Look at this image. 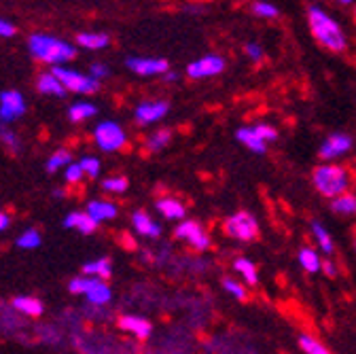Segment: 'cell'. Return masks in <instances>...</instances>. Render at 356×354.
I'll list each match as a JSON object with an SVG mask.
<instances>
[{
    "label": "cell",
    "instance_id": "83f0119b",
    "mask_svg": "<svg viewBox=\"0 0 356 354\" xmlns=\"http://www.w3.org/2000/svg\"><path fill=\"white\" fill-rule=\"evenodd\" d=\"M172 138H174V131L172 129H168V127L155 129V131H151V134L145 138V149L149 153H159V151H163L172 143Z\"/></svg>",
    "mask_w": 356,
    "mask_h": 354
},
{
    "label": "cell",
    "instance_id": "f1b7e54d",
    "mask_svg": "<svg viewBox=\"0 0 356 354\" xmlns=\"http://www.w3.org/2000/svg\"><path fill=\"white\" fill-rule=\"evenodd\" d=\"M297 344H299V348H301L303 354H333L327 344H323L316 335H312L307 331L299 333Z\"/></svg>",
    "mask_w": 356,
    "mask_h": 354
},
{
    "label": "cell",
    "instance_id": "1f68e13d",
    "mask_svg": "<svg viewBox=\"0 0 356 354\" xmlns=\"http://www.w3.org/2000/svg\"><path fill=\"white\" fill-rule=\"evenodd\" d=\"M248 9H250V13H252L257 19H276V17H280L278 5L267 3V0H254V3H250Z\"/></svg>",
    "mask_w": 356,
    "mask_h": 354
},
{
    "label": "cell",
    "instance_id": "e0dca14e",
    "mask_svg": "<svg viewBox=\"0 0 356 354\" xmlns=\"http://www.w3.org/2000/svg\"><path fill=\"white\" fill-rule=\"evenodd\" d=\"M155 210L159 212V216H163L165 220H172V223H181V220L187 218V206L174 198V195H163L155 202Z\"/></svg>",
    "mask_w": 356,
    "mask_h": 354
},
{
    "label": "cell",
    "instance_id": "8fae6325",
    "mask_svg": "<svg viewBox=\"0 0 356 354\" xmlns=\"http://www.w3.org/2000/svg\"><path fill=\"white\" fill-rule=\"evenodd\" d=\"M227 68V60L218 56V54H206L197 60H193L187 66V77L191 81H204V79H212L222 74Z\"/></svg>",
    "mask_w": 356,
    "mask_h": 354
},
{
    "label": "cell",
    "instance_id": "ee69618b",
    "mask_svg": "<svg viewBox=\"0 0 356 354\" xmlns=\"http://www.w3.org/2000/svg\"><path fill=\"white\" fill-rule=\"evenodd\" d=\"M161 79H163L165 83H176V81H178V72H174V70H168V72H165Z\"/></svg>",
    "mask_w": 356,
    "mask_h": 354
},
{
    "label": "cell",
    "instance_id": "836d02e7",
    "mask_svg": "<svg viewBox=\"0 0 356 354\" xmlns=\"http://www.w3.org/2000/svg\"><path fill=\"white\" fill-rule=\"evenodd\" d=\"M15 244H17V248H22V250H36V248L42 244L40 232L34 230V227H28V230H24V232L17 236Z\"/></svg>",
    "mask_w": 356,
    "mask_h": 354
},
{
    "label": "cell",
    "instance_id": "f35d334b",
    "mask_svg": "<svg viewBox=\"0 0 356 354\" xmlns=\"http://www.w3.org/2000/svg\"><path fill=\"white\" fill-rule=\"evenodd\" d=\"M83 179H85V172H83V168L79 166V161H72V163L64 170V181H66L68 185H79Z\"/></svg>",
    "mask_w": 356,
    "mask_h": 354
},
{
    "label": "cell",
    "instance_id": "ba28073f",
    "mask_svg": "<svg viewBox=\"0 0 356 354\" xmlns=\"http://www.w3.org/2000/svg\"><path fill=\"white\" fill-rule=\"evenodd\" d=\"M94 143L102 153H119L127 147L129 138L121 123L113 119H104L94 127Z\"/></svg>",
    "mask_w": 356,
    "mask_h": 354
},
{
    "label": "cell",
    "instance_id": "3957f363",
    "mask_svg": "<svg viewBox=\"0 0 356 354\" xmlns=\"http://www.w3.org/2000/svg\"><path fill=\"white\" fill-rule=\"evenodd\" d=\"M28 49L34 60L49 64L54 68H60L62 64H68L70 60L76 58V47L72 42L44 32H34L28 36Z\"/></svg>",
    "mask_w": 356,
    "mask_h": 354
},
{
    "label": "cell",
    "instance_id": "4316f807",
    "mask_svg": "<svg viewBox=\"0 0 356 354\" xmlns=\"http://www.w3.org/2000/svg\"><path fill=\"white\" fill-rule=\"evenodd\" d=\"M76 45L89 51H102L111 45V36L104 32H81L76 36Z\"/></svg>",
    "mask_w": 356,
    "mask_h": 354
},
{
    "label": "cell",
    "instance_id": "e575fe53",
    "mask_svg": "<svg viewBox=\"0 0 356 354\" xmlns=\"http://www.w3.org/2000/svg\"><path fill=\"white\" fill-rule=\"evenodd\" d=\"M72 163V155L66 149H58L56 153H51V157L47 159V172H58V170H66Z\"/></svg>",
    "mask_w": 356,
    "mask_h": 354
},
{
    "label": "cell",
    "instance_id": "44dd1931",
    "mask_svg": "<svg viewBox=\"0 0 356 354\" xmlns=\"http://www.w3.org/2000/svg\"><path fill=\"white\" fill-rule=\"evenodd\" d=\"M232 270H234L236 278L242 280L246 287H257L259 284V268L254 265V261H250L248 257H236L232 261Z\"/></svg>",
    "mask_w": 356,
    "mask_h": 354
},
{
    "label": "cell",
    "instance_id": "7bdbcfd3",
    "mask_svg": "<svg viewBox=\"0 0 356 354\" xmlns=\"http://www.w3.org/2000/svg\"><path fill=\"white\" fill-rule=\"evenodd\" d=\"M9 227H11V216L5 210H0V234L7 232Z\"/></svg>",
    "mask_w": 356,
    "mask_h": 354
},
{
    "label": "cell",
    "instance_id": "74e56055",
    "mask_svg": "<svg viewBox=\"0 0 356 354\" xmlns=\"http://www.w3.org/2000/svg\"><path fill=\"white\" fill-rule=\"evenodd\" d=\"M242 51H244V56H246L252 64H259V62H263V60H265V51H263V47L259 45V42H254V40L244 42Z\"/></svg>",
    "mask_w": 356,
    "mask_h": 354
},
{
    "label": "cell",
    "instance_id": "ab89813d",
    "mask_svg": "<svg viewBox=\"0 0 356 354\" xmlns=\"http://www.w3.org/2000/svg\"><path fill=\"white\" fill-rule=\"evenodd\" d=\"M87 74L92 77L94 81L102 83V81H106V79L111 77V66L104 64V62H94L92 66H89V72H87Z\"/></svg>",
    "mask_w": 356,
    "mask_h": 354
},
{
    "label": "cell",
    "instance_id": "52a82bcc",
    "mask_svg": "<svg viewBox=\"0 0 356 354\" xmlns=\"http://www.w3.org/2000/svg\"><path fill=\"white\" fill-rule=\"evenodd\" d=\"M174 238L178 242H183L185 246H189L197 255H206L212 248L210 232L200 223V220H193V218L181 220V223L174 227Z\"/></svg>",
    "mask_w": 356,
    "mask_h": 354
},
{
    "label": "cell",
    "instance_id": "d4e9b609",
    "mask_svg": "<svg viewBox=\"0 0 356 354\" xmlns=\"http://www.w3.org/2000/svg\"><path fill=\"white\" fill-rule=\"evenodd\" d=\"M36 90H38L42 96H54V98H62V96L66 94L64 85H62L60 79L54 74V70H49V72H40V74H38Z\"/></svg>",
    "mask_w": 356,
    "mask_h": 354
},
{
    "label": "cell",
    "instance_id": "2e32d148",
    "mask_svg": "<svg viewBox=\"0 0 356 354\" xmlns=\"http://www.w3.org/2000/svg\"><path fill=\"white\" fill-rule=\"evenodd\" d=\"M131 227L140 238H147V240L161 238V225L147 210H134L131 212Z\"/></svg>",
    "mask_w": 356,
    "mask_h": 354
},
{
    "label": "cell",
    "instance_id": "d6986e66",
    "mask_svg": "<svg viewBox=\"0 0 356 354\" xmlns=\"http://www.w3.org/2000/svg\"><path fill=\"white\" fill-rule=\"evenodd\" d=\"M297 261H299V268L309 274V276H316L323 272V257L318 252L316 246H309V244H303L299 250H297Z\"/></svg>",
    "mask_w": 356,
    "mask_h": 354
},
{
    "label": "cell",
    "instance_id": "4fadbf2b",
    "mask_svg": "<svg viewBox=\"0 0 356 354\" xmlns=\"http://www.w3.org/2000/svg\"><path fill=\"white\" fill-rule=\"evenodd\" d=\"M168 113H170V102L153 98V100H143L140 104H136V108H134V119H136L138 125L147 127V125L159 123Z\"/></svg>",
    "mask_w": 356,
    "mask_h": 354
},
{
    "label": "cell",
    "instance_id": "277c9868",
    "mask_svg": "<svg viewBox=\"0 0 356 354\" xmlns=\"http://www.w3.org/2000/svg\"><path fill=\"white\" fill-rule=\"evenodd\" d=\"M236 140L254 155H265L267 147L278 140V129L272 123H248L236 129Z\"/></svg>",
    "mask_w": 356,
    "mask_h": 354
},
{
    "label": "cell",
    "instance_id": "4dcf8cb0",
    "mask_svg": "<svg viewBox=\"0 0 356 354\" xmlns=\"http://www.w3.org/2000/svg\"><path fill=\"white\" fill-rule=\"evenodd\" d=\"M220 287H222V291H225L232 299H236L240 303L248 301V287L242 280H238L236 276H222L220 278Z\"/></svg>",
    "mask_w": 356,
    "mask_h": 354
},
{
    "label": "cell",
    "instance_id": "9a60e30c",
    "mask_svg": "<svg viewBox=\"0 0 356 354\" xmlns=\"http://www.w3.org/2000/svg\"><path fill=\"white\" fill-rule=\"evenodd\" d=\"M117 325H119V331L127 333L129 337H134L136 341L151 339L153 331H155L153 323L147 316H143V314H123V316H119Z\"/></svg>",
    "mask_w": 356,
    "mask_h": 354
},
{
    "label": "cell",
    "instance_id": "6da1fadb",
    "mask_svg": "<svg viewBox=\"0 0 356 354\" xmlns=\"http://www.w3.org/2000/svg\"><path fill=\"white\" fill-rule=\"evenodd\" d=\"M305 22L309 34L314 36L318 45L331 54H346L350 47V38L346 28L331 15V11L318 3H312L305 7Z\"/></svg>",
    "mask_w": 356,
    "mask_h": 354
},
{
    "label": "cell",
    "instance_id": "b9f144b4",
    "mask_svg": "<svg viewBox=\"0 0 356 354\" xmlns=\"http://www.w3.org/2000/svg\"><path fill=\"white\" fill-rule=\"evenodd\" d=\"M15 32H17V28L11 22L0 17V38H11V36H15Z\"/></svg>",
    "mask_w": 356,
    "mask_h": 354
},
{
    "label": "cell",
    "instance_id": "ffe728a7",
    "mask_svg": "<svg viewBox=\"0 0 356 354\" xmlns=\"http://www.w3.org/2000/svg\"><path fill=\"white\" fill-rule=\"evenodd\" d=\"M309 236L314 238V244L318 250H323L325 257H333L335 255V242L327 230V225L323 223V220L314 218V220H309Z\"/></svg>",
    "mask_w": 356,
    "mask_h": 354
},
{
    "label": "cell",
    "instance_id": "603a6c76",
    "mask_svg": "<svg viewBox=\"0 0 356 354\" xmlns=\"http://www.w3.org/2000/svg\"><path fill=\"white\" fill-rule=\"evenodd\" d=\"M64 227H66V230H74V232H79V234H83V236H92V234L98 230V225L94 223L92 216H89L85 210H83V212H79V210L70 212V214L64 218Z\"/></svg>",
    "mask_w": 356,
    "mask_h": 354
},
{
    "label": "cell",
    "instance_id": "8d00e7d4",
    "mask_svg": "<svg viewBox=\"0 0 356 354\" xmlns=\"http://www.w3.org/2000/svg\"><path fill=\"white\" fill-rule=\"evenodd\" d=\"M0 143H3L9 151L22 149V140L17 136V131L11 129V125H0Z\"/></svg>",
    "mask_w": 356,
    "mask_h": 354
},
{
    "label": "cell",
    "instance_id": "5b68a950",
    "mask_svg": "<svg viewBox=\"0 0 356 354\" xmlns=\"http://www.w3.org/2000/svg\"><path fill=\"white\" fill-rule=\"evenodd\" d=\"M68 291L72 295L85 297L89 307H108L113 301V289L108 287L106 280H96L89 276H76L68 282Z\"/></svg>",
    "mask_w": 356,
    "mask_h": 354
},
{
    "label": "cell",
    "instance_id": "7c38bea8",
    "mask_svg": "<svg viewBox=\"0 0 356 354\" xmlns=\"http://www.w3.org/2000/svg\"><path fill=\"white\" fill-rule=\"evenodd\" d=\"M28 111V102L22 92L5 90L0 92V125H11L22 119Z\"/></svg>",
    "mask_w": 356,
    "mask_h": 354
},
{
    "label": "cell",
    "instance_id": "484cf974",
    "mask_svg": "<svg viewBox=\"0 0 356 354\" xmlns=\"http://www.w3.org/2000/svg\"><path fill=\"white\" fill-rule=\"evenodd\" d=\"M329 208L335 216L341 218H356V191H348L329 202Z\"/></svg>",
    "mask_w": 356,
    "mask_h": 354
},
{
    "label": "cell",
    "instance_id": "f6af8a7d",
    "mask_svg": "<svg viewBox=\"0 0 356 354\" xmlns=\"http://www.w3.org/2000/svg\"><path fill=\"white\" fill-rule=\"evenodd\" d=\"M54 198L62 200V198H66V191L64 189H54Z\"/></svg>",
    "mask_w": 356,
    "mask_h": 354
},
{
    "label": "cell",
    "instance_id": "5bb4252c",
    "mask_svg": "<svg viewBox=\"0 0 356 354\" xmlns=\"http://www.w3.org/2000/svg\"><path fill=\"white\" fill-rule=\"evenodd\" d=\"M127 70H131L138 77H163L170 70L168 60L163 58H151V56H131L125 60Z\"/></svg>",
    "mask_w": 356,
    "mask_h": 354
},
{
    "label": "cell",
    "instance_id": "7a4b0ae2",
    "mask_svg": "<svg viewBox=\"0 0 356 354\" xmlns=\"http://www.w3.org/2000/svg\"><path fill=\"white\" fill-rule=\"evenodd\" d=\"M312 187L316 189L318 195H323L325 200H335L348 191H354V183H356V172L343 163H318L314 170H312Z\"/></svg>",
    "mask_w": 356,
    "mask_h": 354
},
{
    "label": "cell",
    "instance_id": "d590c367",
    "mask_svg": "<svg viewBox=\"0 0 356 354\" xmlns=\"http://www.w3.org/2000/svg\"><path fill=\"white\" fill-rule=\"evenodd\" d=\"M79 166H81L83 172H85V179H98L100 172H102V163H100V159L94 157V155H85V157L79 161Z\"/></svg>",
    "mask_w": 356,
    "mask_h": 354
},
{
    "label": "cell",
    "instance_id": "f546056e",
    "mask_svg": "<svg viewBox=\"0 0 356 354\" xmlns=\"http://www.w3.org/2000/svg\"><path fill=\"white\" fill-rule=\"evenodd\" d=\"M98 115V106L94 102H89V100H81V102H74L70 104L68 108V119L72 123H83L87 119H92Z\"/></svg>",
    "mask_w": 356,
    "mask_h": 354
},
{
    "label": "cell",
    "instance_id": "cb8c5ba5",
    "mask_svg": "<svg viewBox=\"0 0 356 354\" xmlns=\"http://www.w3.org/2000/svg\"><path fill=\"white\" fill-rule=\"evenodd\" d=\"M83 276L96 278V280H108L113 276V261L108 257L92 259L83 265Z\"/></svg>",
    "mask_w": 356,
    "mask_h": 354
},
{
    "label": "cell",
    "instance_id": "7dc6e473",
    "mask_svg": "<svg viewBox=\"0 0 356 354\" xmlns=\"http://www.w3.org/2000/svg\"><path fill=\"white\" fill-rule=\"evenodd\" d=\"M352 19H354V26H356V5H354V9H352Z\"/></svg>",
    "mask_w": 356,
    "mask_h": 354
},
{
    "label": "cell",
    "instance_id": "ac0fdd59",
    "mask_svg": "<svg viewBox=\"0 0 356 354\" xmlns=\"http://www.w3.org/2000/svg\"><path fill=\"white\" fill-rule=\"evenodd\" d=\"M85 212L92 216V220L96 225L100 223H108V220H115L119 216V206L111 200H92L87 204Z\"/></svg>",
    "mask_w": 356,
    "mask_h": 354
},
{
    "label": "cell",
    "instance_id": "9c48e42d",
    "mask_svg": "<svg viewBox=\"0 0 356 354\" xmlns=\"http://www.w3.org/2000/svg\"><path fill=\"white\" fill-rule=\"evenodd\" d=\"M356 147V140L348 131H331V134L321 143L318 147V159L321 163H337L343 157H348Z\"/></svg>",
    "mask_w": 356,
    "mask_h": 354
},
{
    "label": "cell",
    "instance_id": "30bf717a",
    "mask_svg": "<svg viewBox=\"0 0 356 354\" xmlns=\"http://www.w3.org/2000/svg\"><path fill=\"white\" fill-rule=\"evenodd\" d=\"M54 74L60 79V83L64 85L66 92H72V94H79V96H92L100 90V83L94 81L89 74H83L74 68H68V66H60V68H54Z\"/></svg>",
    "mask_w": 356,
    "mask_h": 354
},
{
    "label": "cell",
    "instance_id": "bcb514c9",
    "mask_svg": "<svg viewBox=\"0 0 356 354\" xmlns=\"http://www.w3.org/2000/svg\"><path fill=\"white\" fill-rule=\"evenodd\" d=\"M352 250H354V255H356V227H354V232H352Z\"/></svg>",
    "mask_w": 356,
    "mask_h": 354
},
{
    "label": "cell",
    "instance_id": "60d3db41",
    "mask_svg": "<svg viewBox=\"0 0 356 354\" xmlns=\"http://www.w3.org/2000/svg\"><path fill=\"white\" fill-rule=\"evenodd\" d=\"M327 278H337L339 276V263L333 261L331 257H323V272Z\"/></svg>",
    "mask_w": 356,
    "mask_h": 354
},
{
    "label": "cell",
    "instance_id": "7402d4cb",
    "mask_svg": "<svg viewBox=\"0 0 356 354\" xmlns=\"http://www.w3.org/2000/svg\"><path fill=\"white\" fill-rule=\"evenodd\" d=\"M11 307L15 309L17 314H24L28 319H40L42 312H44L42 301L38 297H32V295H17L11 301Z\"/></svg>",
    "mask_w": 356,
    "mask_h": 354
},
{
    "label": "cell",
    "instance_id": "d6a6232c",
    "mask_svg": "<svg viewBox=\"0 0 356 354\" xmlns=\"http://www.w3.org/2000/svg\"><path fill=\"white\" fill-rule=\"evenodd\" d=\"M100 185H102V191H106L111 195H121V193L127 191L129 181L125 179V176H121V174H113V176H106V179H102Z\"/></svg>",
    "mask_w": 356,
    "mask_h": 354
},
{
    "label": "cell",
    "instance_id": "8992f818",
    "mask_svg": "<svg viewBox=\"0 0 356 354\" xmlns=\"http://www.w3.org/2000/svg\"><path fill=\"white\" fill-rule=\"evenodd\" d=\"M222 234H225L229 240H236V242H254L261 234V227H259V220L252 212L248 210H238V212H232L225 220H222L220 225Z\"/></svg>",
    "mask_w": 356,
    "mask_h": 354
}]
</instances>
